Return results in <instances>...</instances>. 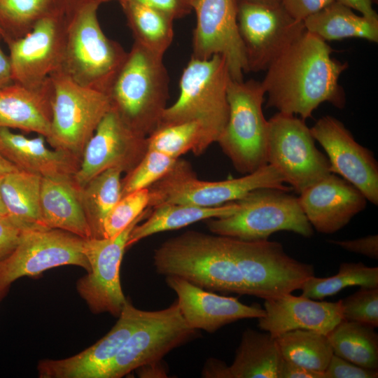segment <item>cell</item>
<instances>
[{
	"label": "cell",
	"mask_w": 378,
	"mask_h": 378,
	"mask_svg": "<svg viewBox=\"0 0 378 378\" xmlns=\"http://www.w3.org/2000/svg\"><path fill=\"white\" fill-rule=\"evenodd\" d=\"M350 286L378 288V267H368L361 262H342L334 276H313L304 282L300 290L302 296L322 300Z\"/></svg>",
	"instance_id": "cell-36"
},
{
	"label": "cell",
	"mask_w": 378,
	"mask_h": 378,
	"mask_svg": "<svg viewBox=\"0 0 378 378\" xmlns=\"http://www.w3.org/2000/svg\"><path fill=\"white\" fill-rule=\"evenodd\" d=\"M335 0H281L285 10L295 20L303 22Z\"/></svg>",
	"instance_id": "cell-42"
},
{
	"label": "cell",
	"mask_w": 378,
	"mask_h": 378,
	"mask_svg": "<svg viewBox=\"0 0 378 378\" xmlns=\"http://www.w3.org/2000/svg\"><path fill=\"white\" fill-rule=\"evenodd\" d=\"M44 136L28 138L13 133L9 128L0 129V155L19 170L41 177L74 176L81 159L63 150L48 148Z\"/></svg>",
	"instance_id": "cell-26"
},
{
	"label": "cell",
	"mask_w": 378,
	"mask_h": 378,
	"mask_svg": "<svg viewBox=\"0 0 378 378\" xmlns=\"http://www.w3.org/2000/svg\"><path fill=\"white\" fill-rule=\"evenodd\" d=\"M135 1L155 10L167 16L176 19L182 18L192 10V0H130Z\"/></svg>",
	"instance_id": "cell-43"
},
{
	"label": "cell",
	"mask_w": 378,
	"mask_h": 378,
	"mask_svg": "<svg viewBox=\"0 0 378 378\" xmlns=\"http://www.w3.org/2000/svg\"><path fill=\"white\" fill-rule=\"evenodd\" d=\"M221 237L249 295L263 300L279 298L300 289L315 276L312 265L288 255L279 242Z\"/></svg>",
	"instance_id": "cell-9"
},
{
	"label": "cell",
	"mask_w": 378,
	"mask_h": 378,
	"mask_svg": "<svg viewBox=\"0 0 378 378\" xmlns=\"http://www.w3.org/2000/svg\"><path fill=\"white\" fill-rule=\"evenodd\" d=\"M151 210L147 208L115 237L84 239L90 271L78 280L76 289L94 314L106 312L118 317L126 304L120 279L121 262L131 231Z\"/></svg>",
	"instance_id": "cell-13"
},
{
	"label": "cell",
	"mask_w": 378,
	"mask_h": 378,
	"mask_svg": "<svg viewBox=\"0 0 378 378\" xmlns=\"http://www.w3.org/2000/svg\"><path fill=\"white\" fill-rule=\"evenodd\" d=\"M66 13L42 20L25 36L7 43L13 83L38 87L61 69Z\"/></svg>",
	"instance_id": "cell-18"
},
{
	"label": "cell",
	"mask_w": 378,
	"mask_h": 378,
	"mask_svg": "<svg viewBox=\"0 0 378 378\" xmlns=\"http://www.w3.org/2000/svg\"><path fill=\"white\" fill-rule=\"evenodd\" d=\"M303 22L306 31L324 41L359 38L378 42V22L355 14L335 0Z\"/></svg>",
	"instance_id": "cell-30"
},
{
	"label": "cell",
	"mask_w": 378,
	"mask_h": 378,
	"mask_svg": "<svg viewBox=\"0 0 378 378\" xmlns=\"http://www.w3.org/2000/svg\"><path fill=\"white\" fill-rule=\"evenodd\" d=\"M230 78L222 55H214L206 59L191 57L180 78L179 96L174 104L164 109L159 125L198 122L203 130L205 151L217 142L227 122Z\"/></svg>",
	"instance_id": "cell-5"
},
{
	"label": "cell",
	"mask_w": 378,
	"mask_h": 378,
	"mask_svg": "<svg viewBox=\"0 0 378 378\" xmlns=\"http://www.w3.org/2000/svg\"><path fill=\"white\" fill-rule=\"evenodd\" d=\"M196 13L192 57L206 59L214 55L225 59L230 78L243 80L248 72L237 26L236 0H192Z\"/></svg>",
	"instance_id": "cell-16"
},
{
	"label": "cell",
	"mask_w": 378,
	"mask_h": 378,
	"mask_svg": "<svg viewBox=\"0 0 378 378\" xmlns=\"http://www.w3.org/2000/svg\"><path fill=\"white\" fill-rule=\"evenodd\" d=\"M81 188L73 176L42 177L41 210L48 228L62 230L84 239L92 237L81 202Z\"/></svg>",
	"instance_id": "cell-27"
},
{
	"label": "cell",
	"mask_w": 378,
	"mask_h": 378,
	"mask_svg": "<svg viewBox=\"0 0 378 378\" xmlns=\"http://www.w3.org/2000/svg\"><path fill=\"white\" fill-rule=\"evenodd\" d=\"M374 329L343 319L327 335L333 354L360 367L378 370V335Z\"/></svg>",
	"instance_id": "cell-33"
},
{
	"label": "cell",
	"mask_w": 378,
	"mask_h": 378,
	"mask_svg": "<svg viewBox=\"0 0 378 378\" xmlns=\"http://www.w3.org/2000/svg\"><path fill=\"white\" fill-rule=\"evenodd\" d=\"M278 378H325V375L323 372L309 370L283 358Z\"/></svg>",
	"instance_id": "cell-46"
},
{
	"label": "cell",
	"mask_w": 378,
	"mask_h": 378,
	"mask_svg": "<svg viewBox=\"0 0 378 378\" xmlns=\"http://www.w3.org/2000/svg\"></svg>",
	"instance_id": "cell-53"
},
{
	"label": "cell",
	"mask_w": 378,
	"mask_h": 378,
	"mask_svg": "<svg viewBox=\"0 0 378 378\" xmlns=\"http://www.w3.org/2000/svg\"><path fill=\"white\" fill-rule=\"evenodd\" d=\"M330 242L342 248L368 258H378V235H368L358 239L348 240H331Z\"/></svg>",
	"instance_id": "cell-45"
},
{
	"label": "cell",
	"mask_w": 378,
	"mask_h": 378,
	"mask_svg": "<svg viewBox=\"0 0 378 378\" xmlns=\"http://www.w3.org/2000/svg\"><path fill=\"white\" fill-rule=\"evenodd\" d=\"M282 356L276 338L268 332L246 329L233 362L227 365L211 358L202 370L210 378H278Z\"/></svg>",
	"instance_id": "cell-24"
},
{
	"label": "cell",
	"mask_w": 378,
	"mask_h": 378,
	"mask_svg": "<svg viewBox=\"0 0 378 378\" xmlns=\"http://www.w3.org/2000/svg\"><path fill=\"white\" fill-rule=\"evenodd\" d=\"M15 170H18V169L0 155V176Z\"/></svg>",
	"instance_id": "cell-49"
},
{
	"label": "cell",
	"mask_w": 378,
	"mask_h": 378,
	"mask_svg": "<svg viewBox=\"0 0 378 378\" xmlns=\"http://www.w3.org/2000/svg\"><path fill=\"white\" fill-rule=\"evenodd\" d=\"M237 3H253L266 5H277L281 4V0H236Z\"/></svg>",
	"instance_id": "cell-50"
},
{
	"label": "cell",
	"mask_w": 378,
	"mask_h": 378,
	"mask_svg": "<svg viewBox=\"0 0 378 378\" xmlns=\"http://www.w3.org/2000/svg\"><path fill=\"white\" fill-rule=\"evenodd\" d=\"M147 136L129 127L112 108L106 114L86 144L74 178L84 187L92 178L110 168L128 173L148 150Z\"/></svg>",
	"instance_id": "cell-17"
},
{
	"label": "cell",
	"mask_w": 378,
	"mask_h": 378,
	"mask_svg": "<svg viewBox=\"0 0 378 378\" xmlns=\"http://www.w3.org/2000/svg\"><path fill=\"white\" fill-rule=\"evenodd\" d=\"M149 191L144 188L120 198L107 215L102 227V238L118 235L148 208Z\"/></svg>",
	"instance_id": "cell-39"
},
{
	"label": "cell",
	"mask_w": 378,
	"mask_h": 378,
	"mask_svg": "<svg viewBox=\"0 0 378 378\" xmlns=\"http://www.w3.org/2000/svg\"><path fill=\"white\" fill-rule=\"evenodd\" d=\"M265 314L257 318L260 330L272 337L296 329L328 335L343 320L341 300L317 301L291 293L264 300Z\"/></svg>",
	"instance_id": "cell-23"
},
{
	"label": "cell",
	"mask_w": 378,
	"mask_h": 378,
	"mask_svg": "<svg viewBox=\"0 0 378 378\" xmlns=\"http://www.w3.org/2000/svg\"><path fill=\"white\" fill-rule=\"evenodd\" d=\"M84 239L59 229L23 232L13 253L0 261V300L18 279L36 276L62 265H76L90 271L83 252Z\"/></svg>",
	"instance_id": "cell-14"
},
{
	"label": "cell",
	"mask_w": 378,
	"mask_h": 378,
	"mask_svg": "<svg viewBox=\"0 0 378 378\" xmlns=\"http://www.w3.org/2000/svg\"><path fill=\"white\" fill-rule=\"evenodd\" d=\"M340 300L344 320L378 326V288L360 287Z\"/></svg>",
	"instance_id": "cell-40"
},
{
	"label": "cell",
	"mask_w": 378,
	"mask_h": 378,
	"mask_svg": "<svg viewBox=\"0 0 378 378\" xmlns=\"http://www.w3.org/2000/svg\"><path fill=\"white\" fill-rule=\"evenodd\" d=\"M53 86L50 77L28 88L12 83L0 88V129H19L49 137Z\"/></svg>",
	"instance_id": "cell-25"
},
{
	"label": "cell",
	"mask_w": 378,
	"mask_h": 378,
	"mask_svg": "<svg viewBox=\"0 0 378 378\" xmlns=\"http://www.w3.org/2000/svg\"><path fill=\"white\" fill-rule=\"evenodd\" d=\"M73 0H0V34L7 44L43 19L64 15Z\"/></svg>",
	"instance_id": "cell-31"
},
{
	"label": "cell",
	"mask_w": 378,
	"mask_h": 378,
	"mask_svg": "<svg viewBox=\"0 0 378 378\" xmlns=\"http://www.w3.org/2000/svg\"><path fill=\"white\" fill-rule=\"evenodd\" d=\"M163 57L134 43L107 93L122 121L148 136L159 125L169 99V75Z\"/></svg>",
	"instance_id": "cell-4"
},
{
	"label": "cell",
	"mask_w": 378,
	"mask_h": 378,
	"mask_svg": "<svg viewBox=\"0 0 378 378\" xmlns=\"http://www.w3.org/2000/svg\"><path fill=\"white\" fill-rule=\"evenodd\" d=\"M41 178L39 175L19 169L0 178V192L7 216L23 232L50 229L41 215Z\"/></svg>",
	"instance_id": "cell-28"
},
{
	"label": "cell",
	"mask_w": 378,
	"mask_h": 378,
	"mask_svg": "<svg viewBox=\"0 0 378 378\" xmlns=\"http://www.w3.org/2000/svg\"><path fill=\"white\" fill-rule=\"evenodd\" d=\"M85 1L93 2V3H95V4H97L100 5L102 3L107 2L108 1H112V0H85ZM118 1H119L120 0H118Z\"/></svg>",
	"instance_id": "cell-52"
},
{
	"label": "cell",
	"mask_w": 378,
	"mask_h": 378,
	"mask_svg": "<svg viewBox=\"0 0 378 378\" xmlns=\"http://www.w3.org/2000/svg\"><path fill=\"white\" fill-rule=\"evenodd\" d=\"M1 176H0V178ZM4 216H7V212H6L5 206L4 204L1 192H0V217H4Z\"/></svg>",
	"instance_id": "cell-51"
},
{
	"label": "cell",
	"mask_w": 378,
	"mask_h": 378,
	"mask_svg": "<svg viewBox=\"0 0 378 378\" xmlns=\"http://www.w3.org/2000/svg\"><path fill=\"white\" fill-rule=\"evenodd\" d=\"M237 202L239 209L235 212L209 220L207 227L212 233L246 241L268 239L279 231L307 238L314 234L298 197L287 191L261 188Z\"/></svg>",
	"instance_id": "cell-7"
},
{
	"label": "cell",
	"mask_w": 378,
	"mask_h": 378,
	"mask_svg": "<svg viewBox=\"0 0 378 378\" xmlns=\"http://www.w3.org/2000/svg\"><path fill=\"white\" fill-rule=\"evenodd\" d=\"M134 42L150 52L162 56L174 38V20L167 15L144 4L120 0Z\"/></svg>",
	"instance_id": "cell-32"
},
{
	"label": "cell",
	"mask_w": 378,
	"mask_h": 378,
	"mask_svg": "<svg viewBox=\"0 0 378 378\" xmlns=\"http://www.w3.org/2000/svg\"><path fill=\"white\" fill-rule=\"evenodd\" d=\"M338 3L360 13L367 19L378 22V15L373 9V0H335Z\"/></svg>",
	"instance_id": "cell-47"
},
{
	"label": "cell",
	"mask_w": 378,
	"mask_h": 378,
	"mask_svg": "<svg viewBox=\"0 0 378 378\" xmlns=\"http://www.w3.org/2000/svg\"><path fill=\"white\" fill-rule=\"evenodd\" d=\"M122 172L120 168L108 169L81 188L83 207L94 238H102L104 222L122 197Z\"/></svg>",
	"instance_id": "cell-34"
},
{
	"label": "cell",
	"mask_w": 378,
	"mask_h": 378,
	"mask_svg": "<svg viewBox=\"0 0 378 378\" xmlns=\"http://www.w3.org/2000/svg\"><path fill=\"white\" fill-rule=\"evenodd\" d=\"M279 171L267 164L244 176L220 181L199 180L189 162L178 159L173 167L148 188V208L164 204H184L216 207L237 201L261 188H274L289 192Z\"/></svg>",
	"instance_id": "cell-6"
},
{
	"label": "cell",
	"mask_w": 378,
	"mask_h": 378,
	"mask_svg": "<svg viewBox=\"0 0 378 378\" xmlns=\"http://www.w3.org/2000/svg\"><path fill=\"white\" fill-rule=\"evenodd\" d=\"M203 139L202 126L196 122L160 125L146 137L148 150L175 159L190 150L196 155L203 153Z\"/></svg>",
	"instance_id": "cell-37"
},
{
	"label": "cell",
	"mask_w": 378,
	"mask_h": 378,
	"mask_svg": "<svg viewBox=\"0 0 378 378\" xmlns=\"http://www.w3.org/2000/svg\"><path fill=\"white\" fill-rule=\"evenodd\" d=\"M275 338L284 359L313 371L324 373L333 355L327 335L316 331L296 329Z\"/></svg>",
	"instance_id": "cell-35"
},
{
	"label": "cell",
	"mask_w": 378,
	"mask_h": 378,
	"mask_svg": "<svg viewBox=\"0 0 378 378\" xmlns=\"http://www.w3.org/2000/svg\"><path fill=\"white\" fill-rule=\"evenodd\" d=\"M1 40L2 37L0 34V88L13 83L10 59L1 48Z\"/></svg>",
	"instance_id": "cell-48"
},
{
	"label": "cell",
	"mask_w": 378,
	"mask_h": 378,
	"mask_svg": "<svg viewBox=\"0 0 378 378\" xmlns=\"http://www.w3.org/2000/svg\"><path fill=\"white\" fill-rule=\"evenodd\" d=\"M166 283L176 294L184 320L196 330L212 333L234 321L265 314L260 306L246 305L237 298L219 295L179 277L166 276Z\"/></svg>",
	"instance_id": "cell-22"
},
{
	"label": "cell",
	"mask_w": 378,
	"mask_h": 378,
	"mask_svg": "<svg viewBox=\"0 0 378 378\" xmlns=\"http://www.w3.org/2000/svg\"><path fill=\"white\" fill-rule=\"evenodd\" d=\"M53 86L50 134L55 149L81 159L85 147L111 109L107 94L82 86L61 70L50 76Z\"/></svg>",
	"instance_id": "cell-10"
},
{
	"label": "cell",
	"mask_w": 378,
	"mask_h": 378,
	"mask_svg": "<svg viewBox=\"0 0 378 378\" xmlns=\"http://www.w3.org/2000/svg\"><path fill=\"white\" fill-rule=\"evenodd\" d=\"M144 311L128 300L110 331L92 346L69 358L44 359L37 370L41 378H102L128 337L140 323Z\"/></svg>",
	"instance_id": "cell-20"
},
{
	"label": "cell",
	"mask_w": 378,
	"mask_h": 378,
	"mask_svg": "<svg viewBox=\"0 0 378 378\" xmlns=\"http://www.w3.org/2000/svg\"><path fill=\"white\" fill-rule=\"evenodd\" d=\"M23 231L8 216L0 217V261L4 260L18 246Z\"/></svg>",
	"instance_id": "cell-44"
},
{
	"label": "cell",
	"mask_w": 378,
	"mask_h": 378,
	"mask_svg": "<svg viewBox=\"0 0 378 378\" xmlns=\"http://www.w3.org/2000/svg\"><path fill=\"white\" fill-rule=\"evenodd\" d=\"M261 82L229 80V116L217 142L239 172L248 174L267 164L268 120Z\"/></svg>",
	"instance_id": "cell-8"
},
{
	"label": "cell",
	"mask_w": 378,
	"mask_h": 378,
	"mask_svg": "<svg viewBox=\"0 0 378 378\" xmlns=\"http://www.w3.org/2000/svg\"><path fill=\"white\" fill-rule=\"evenodd\" d=\"M182 316L176 301L157 311H144L102 378H120L138 368L159 362L174 349L196 336Z\"/></svg>",
	"instance_id": "cell-12"
},
{
	"label": "cell",
	"mask_w": 378,
	"mask_h": 378,
	"mask_svg": "<svg viewBox=\"0 0 378 378\" xmlns=\"http://www.w3.org/2000/svg\"><path fill=\"white\" fill-rule=\"evenodd\" d=\"M324 375L325 378H377L378 370L360 367L333 354Z\"/></svg>",
	"instance_id": "cell-41"
},
{
	"label": "cell",
	"mask_w": 378,
	"mask_h": 378,
	"mask_svg": "<svg viewBox=\"0 0 378 378\" xmlns=\"http://www.w3.org/2000/svg\"><path fill=\"white\" fill-rule=\"evenodd\" d=\"M325 150L332 174L356 187L367 200L378 204V164L373 153L359 144L338 119L326 115L310 128Z\"/></svg>",
	"instance_id": "cell-19"
},
{
	"label": "cell",
	"mask_w": 378,
	"mask_h": 378,
	"mask_svg": "<svg viewBox=\"0 0 378 378\" xmlns=\"http://www.w3.org/2000/svg\"><path fill=\"white\" fill-rule=\"evenodd\" d=\"M237 20L248 71H266L306 31L281 4L238 3Z\"/></svg>",
	"instance_id": "cell-15"
},
{
	"label": "cell",
	"mask_w": 378,
	"mask_h": 378,
	"mask_svg": "<svg viewBox=\"0 0 378 378\" xmlns=\"http://www.w3.org/2000/svg\"><path fill=\"white\" fill-rule=\"evenodd\" d=\"M153 265L161 275L179 277L204 289L248 295L219 235L190 230L170 238L155 249Z\"/></svg>",
	"instance_id": "cell-3"
},
{
	"label": "cell",
	"mask_w": 378,
	"mask_h": 378,
	"mask_svg": "<svg viewBox=\"0 0 378 378\" xmlns=\"http://www.w3.org/2000/svg\"><path fill=\"white\" fill-rule=\"evenodd\" d=\"M267 159L298 193L331 173L310 128L292 114L278 112L268 120Z\"/></svg>",
	"instance_id": "cell-11"
},
{
	"label": "cell",
	"mask_w": 378,
	"mask_h": 378,
	"mask_svg": "<svg viewBox=\"0 0 378 378\" xmlns=\"http://www.w3.org/2000/svg\"><path fill=\"white\" fill-rule=\"evenodd\" d=\"M298 200L312 227L323 234L343 228L367 204L360 190L332 173L302 190Z\"/></svg>",
	"instance_id": "cell-21"
},
{
	"label": "cell",
	"mask_w": 378,
	"mask_h": 378,
	"mask_svg": "<svg viewBox=\"0 0 378 378\" xmlns=\"http://www.w3.org/2000/svg\"><path fill=\"white\" fill-rule=\"evenodd\" d=\"M178 159L155 150H148L138 164L122 179V197L150 187L162 178L173 167Z\"/></svg>",
	"instance_id": "cell-38"
},
{
	"label": "cell",
	"mask_w": 378,
	"mask_h": 378,
	"mask_svg": "<svg viewBox=\"0 0 378 378\" xmlns=\"http://www.w3.org/2000/svg\"><path fill=\"white\" fill-rule=\"evenodd\" d=\"M332 52L326 41L305 31L267 69L261 82L266 107L303 120L323 102L343 108L345 96L338 80L348 64L332 57Z\"/></svg>",
	"instance_id": "cell-1"
},
{
	"label": "cell",
	"mask_w": 378,
	"mask_h": 378,
	"mask_svg": "<svg viewBox=\"0 0 378 378\" xmlns=\"http://www.w3.org/2000/svg\"><path fill=\"white\" fill-rule=\"evenodd\" d=\"M99 5L73 0L66 13L61 71L78 84L106 94L127 52L104 33L97 17Z\"/></svg>",
	"instance_id": "cell-2"
},
{
	"label": "cell",
	"mask_w": 378,
	"mask_h": 378,
	"mask_svg": "<svg viewBox=\"0 0 378 378\" xmlns=\"http://www.w3.org/2000/svg\"><path fill=\"white\" fill-rule=\"evenodd\" d=\"M239 209L237 201L216 207L184 204H164L152 209L145 222L131 231L127 248L153 234L174 230L202 220L230 215Z\"/></svg>",
	"instance_id": "cell-29"
}]
</instances>
